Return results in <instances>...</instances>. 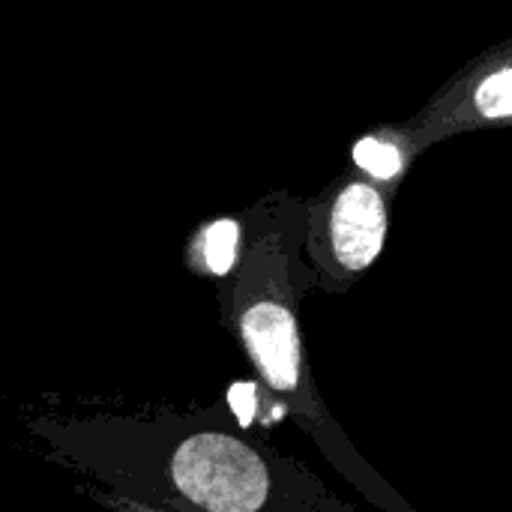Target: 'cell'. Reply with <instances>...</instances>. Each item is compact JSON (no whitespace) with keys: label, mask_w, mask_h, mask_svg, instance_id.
<instances>
[{"label":"cell","mask_w":512,"mask_h":512,"mask_svg":"<svg viewBox=\"0 0 512 512\" xmlns=\"http://www.w3.org/2000/svg\"><path fill=\"white\" fill-rule=\"evenodd\" d=\"M384 240L387 198L372 180H339L309 213L312 261L333 282H348L369 270L378 261Z\"/></svg>","instance_id":"3"},{"label":"cell","mask_w":512,"mask_h":512,"mask_svg":"<svg viewBox=\"0 0 512 512\" xmlns=\"http://www.w3.org/2000/svg\"><path fill=\"white\" fill-rule=\"evenodd\" d=\"M468 108L477 120H507L512 114V69L504 63L480 75L468 93Z\"/></svg>","instance_id":"6"},{"label":"cell","mask_w":512,"mask_h":512,"mask_svg":"<svg viewBox=\"0 0 512 512\" xmlns=\"http://www.w3.org/2000/svg\"><path fill=\"white\" fill-rule=\"evenodd\" d=\"M192 267L204 276H228L240 258V222L216 219L204 225L192 240Z\"/></svg>","instance_id":"5"},{"label":"cell","mask_w":512,"mask_h":512,"mask_svg":"<svg viewBox=\"0 0 512 512\" xmlns=\"http://www.w3.org/2000/svg\"><path fill=\"white\" fill-rule=\"evenodd\" d=\"M105 504L114 512H171V510H159V507H147L141 501H132V498H105Z\"/></svg>","instance_id":"7"},{"label":"cell","mask_w":512,"mask_h":512,"mask_svg":"<svg viewBox=\"0 0 512 512\" xmlns=\"http://www.w3.org/2000/svg\"><path fill=\"white\" fill-rule=\"evenodd\" d=\"M171 483L201 512H264L270 468L261 453L225 432H198L171 456Z\"/></svg>","instance_id":"2"},{"label":"cell","mask_w":512,"mask_h":512,"mask_svg":"<svg viewBox=\"0 0 512 512\" xmlns=\"http://www.w3.org/2000/svg\"><path fill=\"white\" fill-rule=\"evenodd\" d=\"M234 330L264 387L297 408L306 423H315L321 405L306 369L288 261L276 237L261 240L240 270L234 288Z\"/></svg>","instance_id":"1"},{"label":"cell","mask_w":512,"mask_h":512,"mask_svg":"<svg viewBox=\"0 0 512 512\" xmlns=\"http://www.w3.org/2000/svg\"><path fill=\"white\" fill-rule=\"evenodd\" d=\"M414 141H408L402 132H378L366 135L354 144V165L372 180L375 186L396 183L405 174V165L414 153Z\"/></svg>","instance_id":"4"}]
</instances>
